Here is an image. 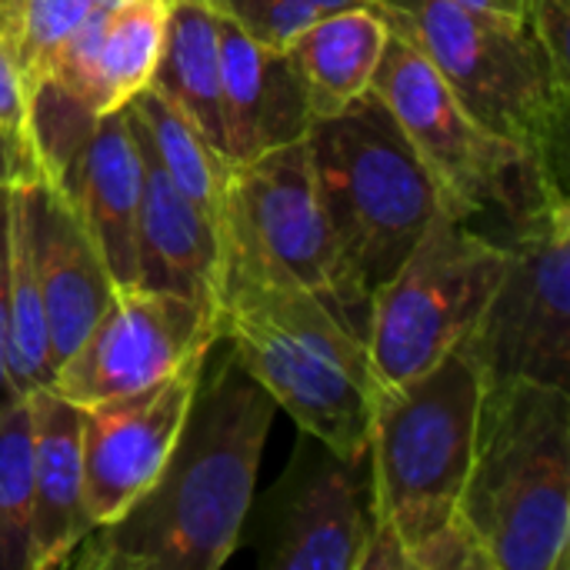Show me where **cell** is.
<instances>
[{
    "mask_svg": "<svg viewBox=\"0 0 570 570\" xmlns=\"http://www.w3.org/2000/svg\"><path fill=\"white\" fill-rule=\"evenodd\" d=\"M30 404V570L63 568L94 531L83 508L80 404L53 387L27 394Z\"/></svg>",
    "mask_w": 570,
    "mask_h": 570,
    "instance_id": "d6986e66",
    "label": "cell"
},
{
    "mask_svg": "<svg viewBox=\"0 0 570 570\" xmlns=\"http://www.w3.org/2000/svg\"><path fill=\"white\" fill-rule=\"evenodd\" d=\"M217 317L210 307L167 291H117L50 387L90 407L170 377L190 357L210 351Z\"/></svg>",
    "mask_w": 570,
    "mask_h": 570,
    "instance_id": "30bf717a",
    "label": "cell"
},
{
    "mask_svg": "<svg viewBox=\"0 0 570 570\" xmlns=\"http://www.w3.org/2000/svg\"><path fill=\"white\" fill-rule=\"evenodd\" d=\"M501 281L464 347L484 381L570 384V207L551 194L498 237Z\"/></svg>",
    "mask_w": 570,
    "mask_h": 570,
    "instance_id": "9c48e42d",
    "label": "cell"
},
{
    "mask_svg": "<svg viewBox=\"0 0 570 570\" xmlns=\"http://www.w3.org/2000/svg\"><path fill=\"white\" fill-rule=\"evenodd\" d=\"M521 23L570 83V0H521Z\"/></svg>",
    "mask_w": 570,
    "mask_h": 570,
    "instance_id": "83f0119b",
    "label": "cell"
},
{
    "mask_svg": "<svg viewBox=\"0 0 570 570\" xmlns=\"http://www.w3.org/2000/svg\"><path fill=\"white\" fill-rule=\"evenodd\" d=\"M200 3H207V7H214V3H217V0H200Z\"/></svg>",
    "mask_w": 570,
    "mask_h": 570,
    "instance_id": "e575fe53",
    "label": "cell"
},
{
    "mask_svg": "<svg viewBox=\"0 0 570 570\" xmlns=\"http://www.w3.org/2000/svg\"><path fill=\"white\" fill-rule=\"evenodd\" d=\"M304 140L351 317L367 341L377 287L404 264L444 197L374 90L334 117L314 120Z\"/></svg>",
    "mask_w": 570,
    "mask_h": 570,
    "instance_id": "3957f363",
    "label": "cell"
},
{
    "mask_svg": "<svg viewBox=\"0 0 570 570\" xmlns=\"http://www.w3.org/2000/svg\"><path fill=\"white\" fill-rule=\"evenodd\" d=\"M377 7L484 130L518 144L564 184L570 83L518 17L451 0H381Z\"/></svg>",
    "mask_w": 570,
    "mask_h": 570,
    "instance_id": "5b68a950",
    "label": "cell"
},
{
    "mask_svg": "<svg viewBox=\"0 0 570 570\" xmlns=\"http://www.w3.org/2000/svg\"><path fill=\"white\" fill-rule=\"evenodd\" d=\"M207 361V357H204ZM274 397L227 354L200 371L187 421L157 481L63 564L90 570H217L240 544Z\"/></svg>",
    "mask_w": 570,
    "mask_h": 570,
    "instance_id": "6da1fadb",
    "label": "cell"
},
{
    "mask_svg": "<svg viewBox=\"0 0 570 570\" xmlns=\"http://www.w3.org/2000/svg\"><path fill=\"white\" fill-rule=\"evenodd\" d=\"M167 7V0H127L107 10L97 7L90 20L57 50L40 80L57 83L97 117L124 107L150 83Z\"/></svg>",
    "mask_w": 570,
    "mask_h": 570,
    "instance_id": "ac0fdd59",
    "label": "cell"
},
{
    "mask_svg": "<svg viewBox=\"0 0 570 570\" xmlns=\"http://www.w3.org/2000/svg\"><path fill=\"white\" fill-rule=\"evenodd\" d=\"M297 454L274 488L261 564L274 570H357L374 531L371 458H341L301 431Z\"/></svg>",
    "mask_w": 570,
    "mask_h": 570,
    "instance_id": "7c38bea8",
    "label": "cell"
},
{
    "mask_svg": "<svg viewBox=\"0 0 570 570\" xmlns=\"http://www.w3.org/2000/svg\"><path fill=\"white\" fill-rule=\"evenodd\" d=\"M501 271L504 247L441 207L371 301L367 354L377 384L411 381L464 344Z\"/></svg>",
    "mask_w": 570,
    "mask_h": 570,
    "instance_id": "ba28073f",
    "label": "cell"
},
{
    "mask_svg": "<svg viewBox=\"0 0 570 570\" xmlns=\"http://www.w3.org/2000/svg\"><path fill=\"white\" fill-rule=\"evenodd\" d=\"M204 357L207 351L164 381L80 407L83 508L94 528L117 521L164 471L187 421Z\"/></svg>",
    "mask_w": 570,
    "mask_h": 570,
    "instance_id": "4fadbf2b",
    "label": "cell"
},
{
    "mask_svg": "<svg viewBox=\"0 0 570 570\" xmlns=\"http://www.w3.org/2000/svg\"><path fill=\"white\" fill-rule=\"evenodd\" d=\"M94 10L97 0H23L13 50L27 90L47 73L57 50L90 20Z\"/></svg>",
    "mask_w": 570,
    "mask_h": 570,
    "instance_id": "d4e9b609",
    "label": "cell"
},
{
    "mask_svg": "<svg viewBox=\"0 0 570 570\" xmlns=\"http://www.w3.org/2000/svg\"><path fill=\"white\" fill-rule=\"evenodd\" d=\"M217 37L227 164L237 167L267 150L304 140L314 117L291 53L284 47L257 43L224 13H217Z\"/></svg>",
    "mask_w": 570,
    "mask_h": 570,
    "instance_id": "9a60e30c",
    "label": "cell"
},
{
    "mask_svg": "<svg viewBox=\"0 0 570 570\" xmlns=\"http://www.w3.org/2000/svg\"><path fill=\"white\" fill-rule=\"evenodd\" d=\"M411 570H494L461 514L411 551Z\"/></svg>",
    "mask_w": 570,
    "mask_h": 570,
    "instance_id": "4316f807",
    "label": "cell"
},
{
    "mask_svg": "<svg viewBox=\"0 0 570 570\" xmlns=\"http://www.w3.org/2000/svg\"><path fill=\"white\" fill-rule=\"evenodd\" d=\"M0 127L30 137V100H27L23 73L13 43L3 37H0Z\"/></svg>",
    "mask_w": 570,
    "mask_h": 570,
    "instance_id": "f1b7e54d",
    "label": "cell"
},
{
    "mask_svg": "<svg viewBox=\"0 0 570 570\" xmlns=\"http://www.w3.org/2000/svg\"><path fill=\"white\" fill-rule=\"evenodd\" d=\"M371 3H381V0H217L214 10L234 20L257 43L287 47L311 23L331 13H341L351 7H371Z\"/></svg>",
    "mask_w": 570,
    "mask_h": 570,
    "instance_id": "484cf974",
    "label": "cell"
},
{
    "mask_svg": "<svg viewBox=\"0 0 570 570\" xmlns=\"http://www.w3.org/2000/svg\"><path fill=\"white\" fill-rule=\"evenodd\" d=\"M30 404L0 411V570H30Z\"/></svg>",
    "mask_w": 570,
    "mask_h": 570,
    "instance_id": "cb8c5ba5",
    "label": "cell"
},
{
    "mask_svg": "<svg viewBox=\"0 0 570 570\" xmlns=\"http://www.w3.org/2000/svg\"><path fill=\"white\" fill-rule=\"evenodd\" d=\"M20 197L43 294L50 367L57 374V367L73 354V347L114 301L117 287L83 217L53 184H20Z\"/></svg>",
    "mask_w": 570,
    "mask_h": 570,
    "instance_id": "5bb4252c",
    "label": "cell"
},
{
    "mask_svg": "<svg viewBox=\"0 0 570 570\" xmlns=\"http://www.w3.org/2000/svg\"><path fill=\"white\" fill-rule=\"evenodd\" d=\"M458 514L494 570H568V387L521 377L481 384Z\"/></svg>",
    "mask_w": 570,
    "mask_h": 570,
    "instance_id": "277c9868",
    "label": "cell"
},
{
    "mask_svg": "<svg viewBox=\"0 0 570 570\" xmlns=\"http://www.w3.org/2000/svg\"><path fill=\"white\" fill-rule=\"evenodd\" d=\"M117 3H127V0H97V7H100V10H107V7H117ZM167 3H170V0H167Z\"/></svg>",
    "mask_w": 570,
    "mask_h": 570,
    "instance_id": "836d02e7",
    "label": "cell"
},
{
    "mask_svg": "<svg viewBox=\"0 0 570 570\" xmlns=\"http://www.w3.org/2000/svg\"><path fill=\"white\" fill-rule=\"evenodd\" d=\"M481 371L464 344L424 374L384 384L374 397L367 458L374 521L387 524L411 568V551L458 518L471 471Z\"/></svg>",
    "mask_w": 570,
    "mask_h": 570,
    "instance_id": "8992f818",
    "label": "cell"
},
{
    "mask_svg": "<svg viewBox=\"0 0 570 570\" xmlns=\"http://www.w3.org/2000/svg\"><path fill=\"white\" fill-rule=\"evenodd\" d=\"M371 90L387 104L421 164L438 180L444 207L468 224L498 217L504 230L551 194H564V184L528 150L484 130L461 107L434 63L391 27Z\"/></svg>",
    "mask_w": 570,
    "mask_h": 570,
    "instance_id": "52a82bcc",
    "label": "cell"
},
{
    "mask_svg": "<svg viewBox=\"0 0 570 570\" xmlns=\"http://www.w3.org/2000/svg\"><path fill=\"white\" fill-rule=\"evenodd\" d=\"M217 341L294 424L341 458L367 454L381 391L367 341L317 294L220 227Z\"/></svg>",
    "mask_w": 570,
    "mask_h": 570,
    "instance_id": "7a4b0ae2",
    "label": "cell"
},
{
    "mask_svg": "<svg viewBox=\"0 0 570 570\" xmlns=\"http://www.w3.org/2000/svg\"><path fill=\"white\" fill-rule=\"evenodd\" d=\"M387 20L377 3L351 7L311 23L284 50L291 53L311 104V117L324 120L371 90Z\"/></svg>",
    "mask_w": 570,
    "mask_h": 570,
    "instance_id": "ffe728a7",
    "label": "cell"
},
{
    "mask_svg": "<svg viewBox=\"0 0 570 570\" xmlns=\"http://www.w3.org/2000/svg\"><path fill=\"white\" fill-rule=\"evenodd\" d=\"M468 10H484V13H501V17H518L521 20V0H451Z\"/></svg>",
    "mask_w": 570,
    "mask_h": 570,
    "instance_id": "d6a6232c",
    "label": "cell"
},
{
    "mask_svg": "<svg viewBox=\"0 0 570 570\" xmlns=\"http://www.w3.org/2000/svg\"><path fill=\"white\" fill-rule=\"evenodd\" d=\"M127 107L140 120L160 167L177 184V190L220 227L227 207V184H230L227 157L150 83L137 90L127 100Z\"/></svg>",
    "mask_w": 570,
    "mask_h": 570,
    "instance_id": "7402d4cb",
    "label": "cell"
},
{
    "mask_svg": "<svg viewBox=\"0 0 570 570\" xmlns=\"http://www.w3.org/2000/svg\"><path fill=\"white\" fill-rule=\"evenodd\" d=\"M7 327H10V187H0V411L17 401L7 377Z\"/></svg>",
    "mask_w": 570,
    "mask_h": 570,
    "instance_id": "f546056e",
    "label": "cell"
},
{
    "mask_svg": "<svg viewBox=\"0 0 570 570\" xmlns=\"http://www.w3.org/2000/svg\"><path fill=\"white\" fill-rule=\"evenodd\" d=\"M7 377L17 397L50 387V337L43 294L30 250V227L20 187H10V327H7Z\"/></svg>",
    "mask_w": 570,
    "mask_h": 570,
    "instance_id": "603a6c76",
    "label": "cell"
},
{
    "mask_svg": "<svg viewBox=\"0 0 570 570\" xmlns=\"http://www.w3.org/2000/svg\"><path fill=\"white\" fill-rule=\"evenodd\" d=\"M150 87L167 97L220 154V37L217 10L200 0H170Z\"/></svg>",
    "mask_w": 570,
    "mask_h": 570,
    "instance_id": "44dd1931",
    "label": "cell"
},
{
    "mask_svg": "<svg viewBox=\"0 0 570 570\" xmlns=\"http://www.w3.org/2000/svg\"><path fill=\"white\" fill-rule=\"evenodd\" d=\"M33 180H43L33 140L0 127V187H20Z\"/></svg>",
    "mask_w": 570,
    "mask_h": 570,
    "instance_id": "4dcf8cb0",
    "label": "cell"
},
{
    "mask_svg": "<svg viewBox=\"0 0 570 570\" xmlns=\"http://www.w3.org/2000/svg\"><path fill=\"white\" fill-rule=\"evenodd\" d=\"M140 150L127 110L97 117L80 154L53 184L83 217L117 291L137 287V214H140Z\"/></svg>",
    "mask_w": 570,
    "mask_h": 570,
    "instance_id": "e0dca14e",
    "label": "cell"
},
{
    "mask_svg": "<svg viewBox=\"0 0 570 570\" xmlns=\"http://www.w3.org/2000/svg\"><path fill=\"white\" fill-rule=\"evenodd\" d=\"M140 150V214H137V287L190 297L217 317L220 227L187 200L160 167L140 120L124 104Z\"/></svg>",
    "mask_w": 570,
    "mask_h": 570,
    "instance_id": "2e32d148",
    "label": "cell"
},
{
    "mask_svg": "<svg viewBox=\"0 0 570 570\" xmlns=\"http://www.w3.org/2000/svg\"><path fill=\"white\" fill-rule=\"evenodd\" d=\"M220 227L240 237L264 264L317 294L351 324V331H357L344 294L337 250L317 204L307 140L284 144L230 167Z\"/></svg>",
    "mask_w": 570,
    "mask_h": 570,
    "instance_id": "8fae6325",
    "label": "cell"
},
{
    "mask_svg": "<svg viewBox=\"0 0 570 570\" xmlns=\"http://www.w3.org/2000/svg\"><path fill=\"white\" fill-rule=\"evenodd\" d=\"M20 13H23V0H0V37L10 43L20 33Z\"/></svg>",
    "mask_w": 570,
    "mask_h": 570,
    "instance_id": "1f68e13d",
    "label": "cell"
}]
</instances>
